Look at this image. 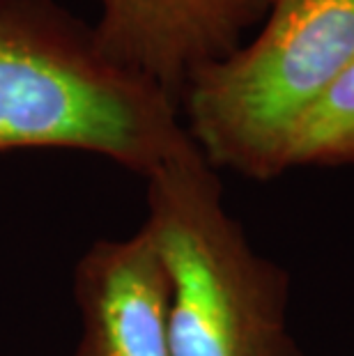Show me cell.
Masks as SVG:
<instances>
[{"label":"cell","mask_w":354,"mask_h":356,"mask_svg":"<svg viewBox=\"0 0 354 356\" xmlns=\"http://www.w3.org/2000/svg\"><path fill=\"white\" fill-rule=\"evenodd\" d=\"M191 136L179 106L108 58L56 0H0V152L77 149L147 177Z\"/></svg>","instance_id":"1"},{"label":"cell","mask_w":354,"mask_h":356,"mask_svg":"<svg viewBox=\"0 0 354 356\" xmlns=\"http://www.w3.org/2000/svg\"><path fill=\"white\" fill-rule=\"evenodd\" d=\"M145 181L140 228L168 280L170 354L301 356L288 327V271L251 246L193 138Z\"/></svg>","instance_id":"2"},{"label":"cell","mask_w":354,"mask_h":356,"mask_svg":"<svg viewBox=\"0 0 354 356\" xmlns=\"http://www.w3.org/2000/svg\"><path fill=\"white\" fill-rule=\"evenodd\" d=\"M354 63V0H269L253 35L191 79L182 122L216 170L274 179L290 129Z\"/></svg>","instance_id":"3"},{"label":"cell","mask_w":354,"mask_h":356,"mask_svg":"<svg viewBox=\"0 0 354 356\" xmlns=\"http://www.w3.org/2000/svg\"><path fill=\"white\" fill-rule=\"evenodd\" d=\"M108 58L154 83L177 106L191 79L253 35L269 0H92Z\"/></svg>","instance_id":"4"},{"label":"cell","mask_w":354,"mask_h":356,"mask_svg":"<svg viewBox=\"0 0 354 356\" xmlns=\"http://www.w3.org/2000/svg\"><path fill=\"white\" fill-rule=\"evenodd\" d=\"M72 292L81 313L72 356H172L168 280L143 228L88 246L74 267Z\"/></svg>","instance_id":"5"},{"label":"cell","mask_w":354,"mask_h":356,"mask_svg":"<svg viewBox=\"0 0 354 356\" xmlns=\"http://www.w3.org/2000/svg\"><path fill=\"white\" fill-rule=\"evenodd\" d=\"M345 163H354V63L297 120L281 152V172Z\"/></svg>","instance_id":"6"}]
</instances>
